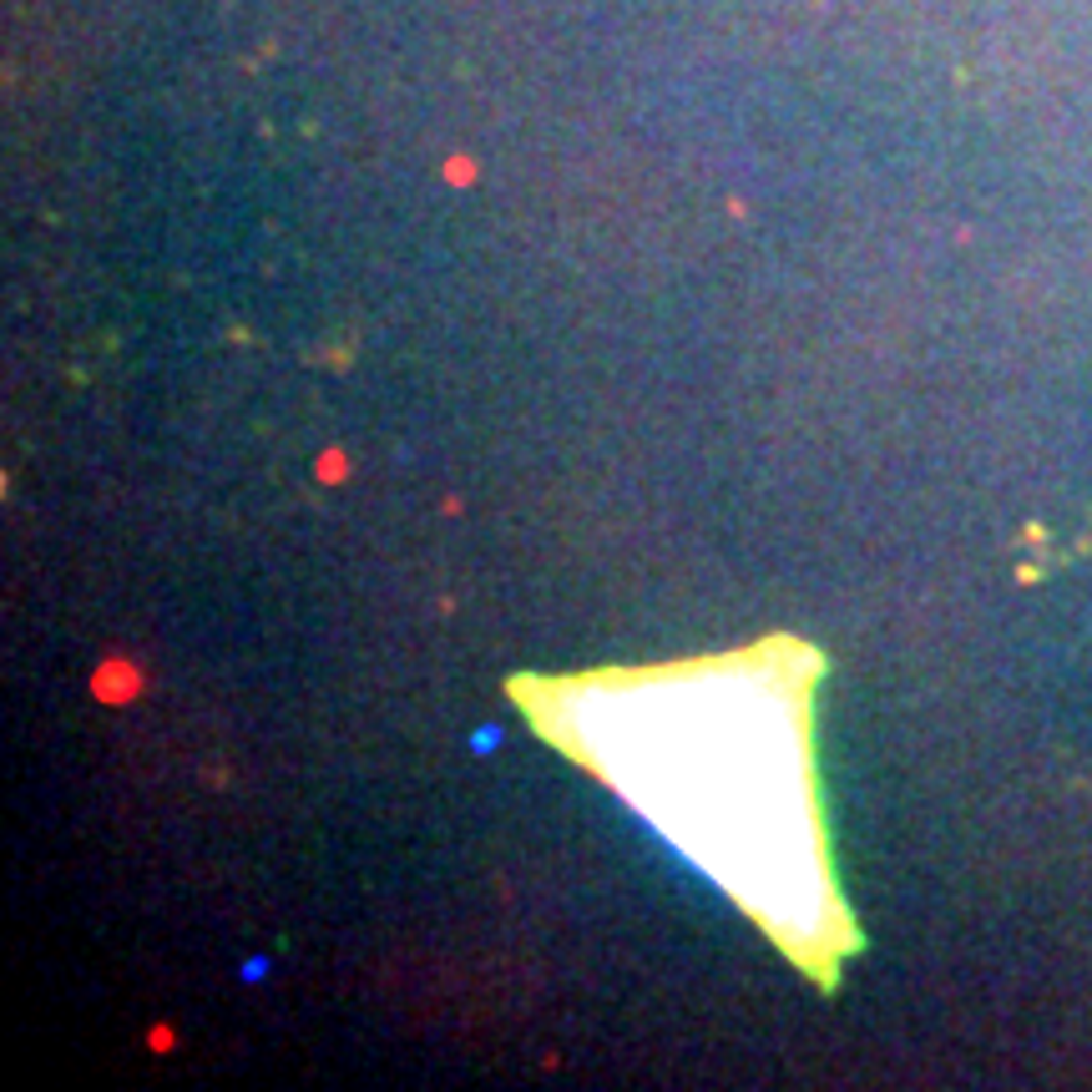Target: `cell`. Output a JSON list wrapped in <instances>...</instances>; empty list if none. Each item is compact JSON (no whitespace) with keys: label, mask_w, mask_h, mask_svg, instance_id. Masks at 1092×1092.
<instances>
[{"label":"cell","mask_w":1092,"mask_h":1092,"mask_svg":"<svg viewBox=\"0 0 1092 1092\" xmlns=\"http://www.w3.org/2000/svg\"><path fill=\"white\" fill-rule=\"evenodd\" d=\"M339 471H344V461H339V455H324V481H339Z\"/></svg>","instance_id":"obj_1"}]
</instances>
